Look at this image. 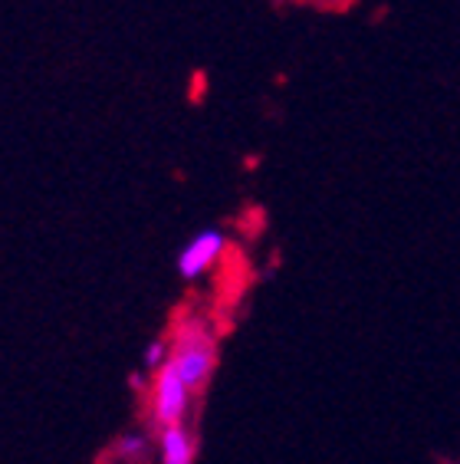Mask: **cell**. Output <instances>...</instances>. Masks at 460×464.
Instances as JSON below:
<instances>
[{
	"mask_svg": "<svg viewBox=\"0 0 460 464\" xmlns=\"http://www.w3.org/2000/svg\"><path fill=\"white\" fill-rule=\"evenodd\" d=\"M224 250H227V234L224 231H217V227H204V231H197L185 247L177 250L175 267H177V274H181V280L204 277V274L221 260Z\"/></svg>",
	"mask_w": 460,
	"mask_h": 464,
	"instance_id": "obj_3",
	"label": "cell"
},
{
	"mask_svg": "<svg viewBox=\"0 0 460 464\" xmlns=\"http://www.w3.org/2000/svg\"><path fill=\"white\" fill-rule=\"evenodd\" d=\"M168 359H171V356H168V343H165V340H151V343H149V349H145V366L158 372V369L165 366Z\"/></svg>",
	"mask_w": 460,
	"mask_h": 464,
	"instance_id": "obj_6",
	"label": "cell"
},
{
	"mask_svg": "<svg viewBox=\"0 0 460 464\" xmlns=\"http://www.w3.org/2000/svg\"><path fill=\"white\" fill-rule=\"evenodd\" d=\"M112 455L119 461H145V455H149V438L139 435V431H125V435L115 438Z\"/></svg>",
	"mask_w": 460,
	"mask_h": 464,
	"instance_id": "obj_5",
	"label": "cell"
},
{
	"mask_svg": "<svg viewBox=\"0 0 460 464\" xmlns=\"http://www.w3.org/2000/svg\"><path fill=\"white\" fill-rule=\"evenodd\" d=\"M158 458H161V464H195V438L187 435L185 425L161 429Z\"/></svg>",
	"mask_w": 460,
	"mask_h": 464,
	"instance_id": "obj_4",
	"label": "cell"
},
{
	"mask_svg": "<svg viewBox=\"0 0 460 464\" xmlns=\"http://www.w3.org/2000/svg\"><path fill=\"white\" fill-rule=\"evenodd\" d=\"M187 382L181 379L175 362H165V366L155 372V395H151V419L158 421L161 429H171V425H181L187 415Z\"/></svg>",
	"mask_w": 460,
	"mask_h": 464,
	"instance_id": "obj_2",
	"label": "cell"
},
{
	"mask_svg": "<svg viewBox=\"0 0 460 464\" xmlns=\"http://www.w3.org/2000/svg\"><path fill=\"white\" fill-rule=\"evenodd\" d=\"M171 362L177 366L187 389L195 392V389H201L211 379L214 366H217V349H214L211 336L195 323V326H185V330L177 333V343L171 349Z\"/></svg>",
	"mask_w": 460,
	"mask_h": 464,
	"instance_id": "obj_1",
	"label": "cell"
}]
</instances>
